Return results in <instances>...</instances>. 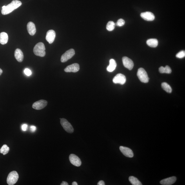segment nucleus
I'll use <instances>...</instances> for the list:
<instances>
[{
	"mask_svg": "<svg viewBox=\"0 0 185 185\" xmlns=\"http://www.w3.org/2000/svg\"><path fill=\"white\" fill-rule=\"evenodd\" d=\"M21 5L22 3L20 1L18 0H14L8 5L3 6L2 7V14L3 15H8L19 8Z\"/></svg>",
	"mask_w": 185,
	"mask_h": 185,
	"instance_id": "obj_1",
	"label": "nucleus"
},
{
	"mask_svg": "<svg viewBox=\"0 0 185 185\" xmlns=\"http://www.w3.org/2000/svg\"><path fill=\"white\" fill-rule=\"evenodd\" d=\"M45 48L44 44L42 42L37 43L33 49V52L37 56L43 57L46 55Z\"/></svg>",
	"mask_w": 185,
	"mask_h": 185,
	"instance_id": "obj_2",
	"label": "nucleus"
},
{
	"mask_svg": "<svg viewBox=\"0 0 185 185\" xmlns=\"http://www.w3.org/2000/svg\"><path fill=\"white\" fill-rule=\"evenodd\" d=\"M19 175L17 171L11 172L8 176L7 182L9 185H13L16 184L19 179Z\"/></svg>",
	"mask_w": 185,
	"mask_h": 185,
	"instance_id": "obj_3",
	"label": "nucleus"
},
{
	"mask_svg": "<svg viewBox=\"0 0 185 185\" xmlns=\"http://www.w3.org/2000/svg\"><path fill=\"white\" fill-rule=\"evenodd\" d=\"M137 75L140 81L143 83H147L148 82V75L143 68H141L138 69Z\"/></svg>",
	"mask_w": 185,
	"mask_h": 185,
	"instance_id": "obj_4",
	"label": "nucleus"
},
{
	"mask_svg": "<svg viewBox=\"0 0 185 185\" xmlns=\"http://www.w3.org/2000/svg\"><path fill=\"white\" fill-rule=\"evenodd\" d=\"M60 119H61V125L64 130L69 133H72L74 131V129L68 120L64 118H60Z\"/></svg>",
	"mask_w": 185,
	"mask_h": 185,
	"instance_id": "obj_5",
	"label": "nucleus"
},
{
	"mask_svg": "<svg viewBox=\"0 0 185 185\" xmlns=\"http://www.w3.org/2000/svg\"><path fill=\"white\" fill-rule=\"evenodd\" d=\"M75 51L74 49H70L62 55L61 61L62 62H65L74 56L75 55Z\"/></svg>",
	"mask_w": 185,
	"mask_h": 185,
	"instance_id": "obj_6",
	"label": "nucleus"
},
{
	"mask_svg": "<svg viewBox=\"0 0 185 185\" xmlns=\"http://www.w3.org/2000/svg\"><path fill=\"white\" fill-rule=\"evenodd\" d=\"M47 104L48 102L46 100H41L33 103L32 108L36 110H41L45 107Z\"/></svg>",
	"mask_w": 185,
	"mask_h": 185,
	"instance_id": "obj_7",
	"label": "nucleus"
},
{
	"mask_svg": "<svg viewBox=\"0 0 185 185\" xmlns=\"http://www.w3.org/2000/svg\"><path fill=\"white\" fill-rule=\"evenodd\" d=\"M126 78L125 76L121 73L116 75L113 79V82L115 84L123 85L126 83Z\"/></svg>",
	"mask_w": 185,
	"mask_h": 185,
	"instance_id": "obj_8",
	"label": "nucleus"
},
{
	"mask_svg": "<svg viewBox=\"0 0 185 185\" xmlns=\"http://www.w3.org/2000/svg\"><path fill=\"white\" fill-rule=\"evenodd\" d=\"M69 159L71 164L76 167H80L81 165L82 162L80 158L74 154H71L69 157Z\"/></svg>",
	"mask_w": 185,
	"mask_h": 185,
	"instance_id": "obj_9",
	"label": "nucleus"
},
{
	"mask_svg": "<svg viewBox=\"0 0 185 185\" xmlns=\"http://www.w3.org/2000/svg\"><path fill=\"white\" fill-rule=\"evenodd\" d=\"M122 61L125 67L127 68L129 70L132 69L134 64L132 60L128 57H124L122 58Z\"/></svg>",
	"mask_w": 185,
	"mask_h": 185,
	"instance_id": "obj_10",
	"label": "nucleus"
},
{
	"mask_svg": "<svg viewBox=\"0 0 185 185\" xmlns=\"http://www.w3.org/2000/svg\"><path fill=\"white\" fill-rule=\"evenodd\" d=\"M119 149L121 153L125 156L130 158H132L133 157L134 154L133 151L130 148L123 146H120Z\"/></svg>",
	"mask_w": 185,
	"mask_h": 185,
	"instance_id": "obj_11",
	"label": "nucleus"
},
{
	"mask_svg": "<svg viewBox=\"0 0 185 185\" xmlns=\"http://www.w3.org/2000/svg\"><path fill=\"white\" fill-rule=\"evenodd\" d=\"M80 70V66L77 63L73 64L67 67L64 69L66 72H76Z\"/></svg>",
	"mask_w": 185,
	"mask_h": 185,
	"instance_id": "obj_12",
	"label": "nucleus"
},
{
	"mask_svg": "<svg viewBox=\"0 0 185 185\" xmlns=\"http://www.w3.org/2000/svg\"><path fill=\"white\" fill-rule=\"evenodd\" d=\"M55 37L56 33L54 30H50L47 32L46 39L49 44H52L54 42Z\"/></svg>",
	"mask_w": 185,
	"mask_h": 185,
	"instance_id": "obj_13",
	"label": "nucleus"
},
{
	"mask_svg": "<svg viewBox=\"0 0 185 185\" xmlns=\"http://www.w3.org/2000/svg\"><path fill=\"white\" fill-rule=\"evenodd\" d=\"M141 16L143 19L147 21H152L155 19L154 15L150 12H142L141 14Z\"/></svg>",
	"mask_w": 185,
	"mask_h": 185,
	"instance_id": "obj_14",
	"label": "nucleus"
},
{
	"mask_svg": "<svg viewBox=\"0 0 185 185\" xmlns=\"http://www.w3.org/2000/svg\"><path fill=\"white\" fill-rule=\"evenodd\" d=\"M177 180V178L175 176L169 177L161 180L160 184L163 185H170L174 184Z\"/></svg>",
	"mask_w": 185,
	"mask_h": 185,
	"instance_id": "obj_15",
	"label": "nucleus"
},
{
	"mask_svg": "<svg viewBox=\"0 0 185 185\" xmlns=\"http://www.w3.org/2000/svg\"><path fill=\"white\" fill-rule=\"evenodd\" d=\"M27 29L28 32L30 35H34L36 32V29L35 25L32 22H29L27 25Z\"/></svg>",
	"mask_w": 185,
	"mask_h": 185,
	"instance_id": "obj_16",
	"label": "nucleus"
},
{
	"mask_svg": "<svg viewBox=\"0 0 185 185\" xmlns=\"http://www.w3.org/2000/svg\"><path fill=\"white\" fill-rule=\"evenodd\" d=\"M15 58L19 62H22L23 61L24 58L23 53L19 48H17L15 50Z\"/></svg>",
	"mask_w": 185,
	"mask_h": 185,
	"instance_id": "obj_17",
	"label": "nucleus"
},
{
	"mask_svg": "<svg viewBox=\"0 0 185 185\" xmlns=\"http://www.w3.org/2000/svg\"><path fill=\"white\" fill-rule=\"evenodd\" d=\"M117 66V64L115 60L111 59L110 61V64L107 68V70L108 72H112L114 71Z\"/></svg>",
	"mask_w": 185,
	"mask_h": 185,
	"instance_id": "obj_18",
	"label": "nucleus"
},
{
	"mask_svg": "<svg viewBox=\"0 0 185 185\" xmlns=\"http://www.w3.org/2000/svg\"><path fill=\"white\" fill-rule=\"evenodd\" d=\"M8 37L7 33L3 32L0 33V43L4 45L7 43Z\"/></svg>",
	"mask_w": 185,
	"mask_h": 185,
	"instance_id": "obj_19",
	"label": "nucleus"
},
{
	"mask_svg": "<svg viewBox=\"0 0 185 185\" xmlns=\"http://www.w3.org/2000/svg\"><path fill=\"white\" fill-rule=\"evenodd\" d=\"M146 43L147 45L151 47L155 48L158 46L159 42L157 39H151L147 40Z\"/></svg>",
	"mask_w": 185,
	"mask_h": 185,
	"instance_id": "obj_20",
	"label": "nucleus"
},
{
	"mask_svg": "<svg viewBox=\"0 0 185 185\" xmlns=\"http://www.w3.org/2000/svg\"><path fill=\"white\" fill-rule=\"evenodd\" d=\"M159 72L160 73H166L168 74H170L172 72L171 69L168 66H166L165 67L162 66L160 67L159 69Z\"/></svg>",
	"mask_w": 185,
	"mask_h": 185,
	"instance_id": "obj_21",
	"label": "nucleus"
},
{
	"mask_svg": "<svg viewBox=\"0 0 185 185\" xmlns=\"http://www.w3.org/2000/svg\"><path fill=\"white\" fill-rule=\"evenodd\" d=\"M129 180L131 183L133 185H142V184L141 182L137 178L132 176L129 177Z\"/></svg>",
	"mask_w": 185,
	"mask_h": 185,
	"instance_id": "obj_22",
	"label": "nucleus"
},
{
	"mask_svg": "<svg viewBox=\"0 0 185 185\" xmlns=\"http://www.w3.org/2000/svg\"><path fill=\"white\" fill-rule=\"evenodd\" d=\"M162 87L164 90L167 92L170 93L172 92V89L171 86L166 82H163L162 84Z\"/></svg>",
	"mask_w": 185,
	"mask_h": 185,
	"instance_id": "obj_23",
	"label": "nucleus"
},
{
	"mask_svg": "<svg viewBox=\"0 0 185 185\" xmlns=\"http://www.w3.org/2000/svg\"><path fill=\"white\" fill-rule=\"evenodd\" d=\"M10 148L6 144H4L0 149V153L4 155L7 154L10 151Z\"/></svg>",
	"mask_w": 185,
	"mask_h": 185,
	"instance_id": "obj_24",
	"label": "nucleus"
},
{
	"mask_svg": "<svg viewBox=\"0 0 185 185\" xmlns=\"http://www.w3.org/2000/svg\"><path fill=\"white\" fill-rule=\"evenodd\" d=\"M115 24L114 22L110 21L108 22L106 26V29L109 31H113L115 28Z\"/></svg>",
	"mask_w": 185,
	"mask_h": 185,
	"instance_id": "obj_25",
	"label": "nucleus"
},
{
	"mask_svg": "<svg viewBox=\"0 0 185 185\" xmlns=\"http://www.w3.org/2000/svg\"><path fill=\"white\" fill-rule=\"evenodd\" d=\"M185 52L184 50L180 51V52L178 53L176 55V57L177 58H182L185 57Z\"/></svg>",
	"mask_w": 185,
	"mask_h": 185,
	"instance_id": "obj_26",
	"label": "nucleus"
},
{
	"mask_svg": "<svg viewBox=\"0 0 185 185\" xmlns=\"http://www.w3.org/2000/svg\"><path fill=\"white\" fill-rule=\"evenodd\" d=\"M125 23L124 20L122 19H120L118 20L116 23L117 26H123Z\"/></svg>",
	"mask_w": 185,
	"mask_h": 185,
	"instance_id": "obj_27",
	"label": "nucleus"
},
{
	"mask_svg": "<svg viewBox=\"0 0 185 185\" xmlns=\"http://www.w3.org/2000/svg\"><path fill=\"white\" fill-rule=\"evenodd\" d=\"M24 73L28 76H29L32 74V72L29 69L26 68L24 70Z\"/></svg>",
	"mask_w": 185,
	"mask_h": 185,
	"instance_id": "obj_28",
	"label": "nucleus"
},
{
	"mask_svg": "<svg viewBox=\"0 0 185 185\" xmlns=\"http://www.w3.org/2000/svg\"><path fill=\"white\" fill-rule=\"evenodd\" d=\"M22 130L24 131H26L28 129V125L26 124L22 125L21 127Z\"/></svg>",
	"mask_w": 185,
	"mask_h": 185,
	"instance_id": "obj_29",
	"label": "nucleus"
},
{
	"mask_svg": "<svg viewBox=\"0 0 185 185\" xmlns=\"http://www.w3.org/2000/svg\"><path fill=\"white\" fill-rule=\"evenodd\" d=\"M30 129L32 132H34L36 130L37 128L35 126H32L30 127Z\"/></svg>",
	"mask_w": 185,
	"mask_h": 185,
	"instance_id": "obj_30",
	"label": "nucleus"
},
{
	"mask_svg": "<svg viewBox=\"0 0 185 185\" xmlns=\"http://www.w3.org/2000/svg\"><path fill=\"white\" fill-rule=\"evenodd\" d=\"M97 185H105V182L103 181H102V180H101V181H100L98 183Z\"/></svg>",
	"mask_w": 185,
	"mask_h": 185,
	"instance_id": "obj_31",
	"label": "nucleus"
},
{
	"mask_svg": "<svg viewBox=\"0 0 185 185\" xmlns=\"http://www.w3.org/2000/svg\"><path fill=\"white\" fill-rule=\"evenodd\" d=\"M61 185H68V183L66 181H62V183L61 184Z\"/></svg>",
	"mask_w": 185,
	"mask_h": 185,
	"instance_id": "obj_32",
	"label": "nucleus"
},
{
	"mask_svg": "<svg viewBox=\"0 0 185 185\" xmlns=\"http://www.w3.org/2000/svg\"><path fill=\"white\" fill-rule=\"evenodd\" d=\"M72 185H78V184L76 182L74 181L72 182Z\"/></svg>",
	"mask_w": 185,
	"mask_h": 185,
	"instance_id": "obj_33",
	"label": "nucleus"
},
{
	"mask_svg": "<svg viewBox=\"0 0 185 185\" xmlns=\"http://www.w3.org/2000/svg\"><path fill=\"white\" fill-rule=\"evenodd\" d=\"M2 73H3V70L0 68V76L1 75Z\"/></svg>",
	"mask_w": 185,
	"mask_h": 185,
	"instance_id": "obj_34",
	"label": "nucleus"
}]
</instances>
